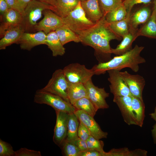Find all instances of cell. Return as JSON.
<instances>
[{
    "label": "cell",
    "instance_id": "obj_1",
    "mask_svg": "<svg viewBox=\"0 0 156 156\" xmlns=\"http://www.w3.org/2000/svg\"><path fill=\"white\" fill-rule=\"evenodd\" d=\"M77 34L81 42L94 49L99 63L106 62L112 59L110 42L113 40H120L122 38L111 29L104 15L93 26Z\"/></svg>",
    "mask_w": 156,
    "mask_h": 156
},
{
    "label": "cell",
    "instance_id": "obj_2",
    "mask_svg": "<svg viewBox=\"0 0 156 156\" xmlns=\"http://www.w3.org/2000/svg\"><path fill=\"white\" fill-rule=\"evenodd\" d=\"M144 47L135 45L134 48L122 55H116L109 61L99 63L92 68L94 75L105 74L108 71L122 69L128 68L136 73L139 70V65L146 62L145 59L141 56L140 54Z\"/></svg>",
    "mask_w": 156,
    "mask_h": 156
},
{
    "label": "cell",
    "instance_id": "obj_3",
    "mask_svg": "<svg viewBox=\"0 0 156 156\" xmlns=\"http://www.w3.org/2000/svg\"><path fill=\"white\" fill-rule=\"evenodd\" d=\"M47 9L54 12L55 10L54 6L36 0H32L29 2L22 15L21 24L25 32L31 33L34 31L37 21L41 17L43 11Z\"/></svg>",
    "mask_w": 156,
    "mask_h": 156
},
{
    "label": "cell",
    "instance_id": "obj_4",
    "mask_svg": "<svg viewBox=\"0 0 156 156\" xmlns=\"http://www.w3.org/2000/svg\"><path fill=\"white\" fill-rule=\"evenodd\" d=\"M34 102L39 104L49 105L55 111H61L68 114L74 113L76 109L70 102L61 96L48 92L38 90L35 94Z\"/></svg>",
    "mask_w": 156,
    "mask_h": 156
},
{
    "label": "cell",
    "instance_id": "obj_5",
    "mask_svg": "<svg viewBox=\"0 0 156 156\" xmlns=\"http://www.w3.org/2000/svg\"><path fill=\"white\" fill-rule=\"evenodd\" d=\"M80 2L66 16L62 18L64 24L77 34L90 28L96 23L92 22L87 18Z\"/></svg>",
    "mask_w": 156,
    "mask_h": 156
},
{
    "label": "cell",
    "instance_id": "obj_6",
    "mask_svg": "<svg viewBox=\"0 0 156 156\" xmlns=\"http://www.w3.org/2000/svg\"><path fill=\"white\" fill-rule=\"evenodd\" d=\"M63 70L66 78L69 83L84 84L92 79L94 75L92 68L88 69L85 65L77 63L67 65Z\"/></svg>",
    "mask_w": 156,
    "mask_h": 156
},
{
    "label": "cell",
    "instance_id": "obj_7",
    "mask_svg": "<svg viewBox=\"0 0 156 156\" xmlns=\"http://www.w3.org/2000/svg\"><path fill=\"white\" fill-rule=\"evenodd\" d=\"M68 86L63 69H59L53 72L47 84L41 89L58 95L70 102L67 95Z\"/></svg>",
    "mask_w": 156,
    "mask_h": 156
},
{
    "label": "cell",
    "instance_id": "obj_8",
    "mask_svg": "<svg viewBox=\"0 0 156 156\" xmlns=\"http://www.w3.org/2000/svg\"><path fill=\"white\" fill-rule=\"evenodd\" d=\"M43 14L44 17L42 20L35 26L34 31H41L46 34L55 31L64 24L62 17L50 9L44 10Z\"/></svg>",
    "mask_w": 156,
    "mask_h": 156
},
{
    "label": "cell",
    "instance_id": "obj_9",
    "mask_svg": "<svg viewBox=\"0 0 156 156\" xmlns=\"http://www.w3.org/2000/svg\"><path fill=\"white\" fill-rule=\"evenodd\" d=\"M86 90L88 98L98 110L108 108L109 106L106 99L109 96L104 88H99L95 86L92 79L84 84Z\"/></svg>",
    "mask_w": 156,
    "mask_h": 156
},
{
    "label": "cell",
    "instance_id": "obj_10",
    "mask_svg": "<svg viewBox=\"0 0 156 156\" xmlns=\"http://www.w3.org/2000/svg\"><path fill=\"white\" fill-rule=\"evenodd\" d=\"M120 71L116 70L107 71L110 92L113 94L114 97L132 96L127 86L120 73Z\"/></svg>",
    "mask_w": 156,
    "mask_h": 156
},
{
    "label": "cell",
    "instance_id": "obj_11",
    "mask_svg": "<svg viewBox=\"0 0 156 156\" xmlns=\"http://www.w3.org/2000/svg\"><path fill=\"white\" fill-rule=\"evenodd\" d=\"M120 73L127 86L131 95L143 101L142 92L146 83L143 77L138 74H131L126 71H120Z\"/></svg>",
    "mask_w": 156,
    "mask_h": 156
},
{
    "label": "cell",
    "instance_id": "obj_12",
    "mask_svg": "<svg viewBox=\"0 0 156 156\" xmlns=\"http://www.w3.org/2000/svg\"><path fill=\"white\" fill-rule=\"evenodd\" d=\"M74 113L79 121L86 126L91 135L98 140L107 138L108 133L102 130L94 117L81 110L76 109Z\"/></svg>",
    "mask_w": 156,
    "mask_h": 156
},
{
    "label": "cell",
    "instance_id": "obj_13",
    "mask_svg": "<svg viewBox=\"0 0 156 156\" xmlns=\"http://www.w3.org/2000/svg\"><path fill=\"white\" fill-rule=\"evenodd\" d=\"M113 101L118 106L127 124L137 125L132 107V96L114 97Z\"/></svg>",
    "mask_w": 156,
    "mask_h": 156
},
{
    "label": "cell",
    "instance_id": "obj_14",
    "mask_svg": "<svg viewBox=\"0 0 156 156\" xmlns=\"http://www.w3.org/2000/svg\"><path fill=\"white\" fill-rule=\"evenodd\" d=\"M55 112L56 120L53 140L55 144L61 147L67 136L68 114L61 111Z\"/></svg>",
    "mask_w": 156,
    "mask_h": 156
},
{
    "label": "cell",
    "instance_id": "obj_15",
    "mask_svg": "<svg viewBox=\"0 0 156 156\" xmlns=\"http://www.w3.org/2000/svg\"><path fill=\"white\" fill-rule=\"evenodd\" d=\"M47 34L41 31L35 33L24 32L17 43L21 49L30 51L34 47L45 44Z\"/></svg>",
    "mask_w": 156,
    "mask_h": 156
},
{
    "label": "cell",
    "instance_id": "obj_16",
    "mask_svg": "<svg viewBox=\"0 0 156 156\" xmlns=\"http://www.w3.org/2000/svg\"><path fill=\"white\" fill-rule=\"evenodd\" d=\"M22 14L18 11L9 8L3 14L0 16V36L1 38L6 31L10 28L21 25Z\"/></svg>",
    "mask_w": 156,
    "mask_h": 156
},
{
    "label": "cell",
    "instance_id": "obj_17",
    "mask_svg": "<svg viewBox=\"0 0 156 156\" xmlns=\"http://www.w3.org/2000/svg\"><path fill=\"white\" fill-rule=\"evenodd\" d=\"M151 14V10L148 6L142 7L131 13L129 20V32L136 34L138 29V25L145 23L150 18Z\"/></svg>",
    "mask_w": 156,
    "mask_h": 156
},
{
    "label": "cell",
    "instance_id": "obj_18",
    "mask_svg": "<svg viewBox=\"0 0 156 156\" xmlns=\"http://www.w3.org/2000/svg\"><path fill=\"white\" fill-rule=\"evenodd\" d=\"M80 3L86 17L92 22L96 23L104 16L99 0H86L81 1Z\"/></svg>",
    "mask_w": 156,
    "mask_h": 156
},
{
    "label": "cell",
    "instance_id": "obj_19",
    "mask_svg": "<svg viewBox=\"0 0 156 156\" xmlns=\"http://www.w3.org/2000/svg\"><path fill=\"white\" fill-rule=\"evenodd\" d=\"M25 31L21 25L12 27L8 30L0 40V49L4 50L12 44H17Z\"/></svg>",
    "mask_w": 156,
    "mask_h": 156
},
{
    "label": "cell",
    "instance_id": "obj_20",
    "mask_svg": "<svg viewBox=\"0 0 156 156\" xmlns=\"http://www.w3.org/2000/svg\"><path fill=\"white\" fill-rule=\"evenodd\" d=\"M45 44L51 51L54 57L62 56L65 53V49L55 31L47 34Z\"/></svg>",
    "mask_w": 156,
    "mask_h": 156
},
{
    "label": "cell",
    "instance_id": "obj_21",
    "mask_svg": "<svg viewBox=\"0 0 156 156\" xmlns=\"http://www.w3.org/2000/svg\"><path fill=\"white\" fill-rule=\"evenodd\" d=\"M136 35L156 40V16L155 10L153 9L148 20L138 29Z\"/></svg>",
    "mask_w": 156,
    "mask_h": 156
},
{
    "label": "cell",
    "instance_id": "obj_22",
    "mask_svg": "<svg viewBox=\"0 0 156 156\" xmlns=\"http://www.w3.org/2000/svg\"><path fill=\"white\" fill-rule=\"evenodd\" d=\"M67 95L70 102L73 105L77 101L82 98H88L84 85L81 83H68Z\"/></svg>",
    "mask_w": 156,
    "mask_h": 156
},
{
    "label": "cell",
    "instance_id": "obj_23",
    "mask_svg": "<svg viewBox=\"0 0 156 156\" xmlns=\"http://www.w3.org/2000/svg\"><path fill=\"white\" fill-rule=\"evenodd\" d=\"M80 0H56L54 12L62 18L66 16L77 5Z\"/></svg>",
    "mask_w": 156,
    "mask_h": 156
},
{
    "label": "cell",
    "instance_id": "obj_24",
    "mask_svg": "<svg viewBox=\"0 0 156 156\" xmlns=\"http://www.w3.org/2000/svg\"><path fill=\"white\" fill-rule=\"evenodd\" d=\"M79 120L74 113L68 114L67 136L65 141L76 144L79 125Z\"/></svg>",
    "mask_w": 156,
    "mask_h": 156
},
{
    "label": "cell",
    "instance_id": "obj_25",
    "mask_svg": "<svg viewBox=\"0 0 156 156\" xmlns=\"http://www.w3.org/2000/svg\"><path fill=\"white\" fill-rule=\"evenodd\" d=\"M55 31L63 45L72 41L80 42L78 35L65 24H64Z\"/></svg>",
    "mask_w": 156,
    "mask_h": 156
},
{
    "label": "cell",
    "instance_id": "obj_26",
    "mask_svg": "<svg viewBox=\"0 0 156 156\" xmlns=\"http://www.w3.org/2000/svg\"><path fill=\"white\" fill-rule=\"evenodd\" d=\"M138 37L136 34H134L129 32L122 37V41L115 48H112V53L119 55L129 51L132 49L133 42Z\"/></svg>",
    "mask_w": 156,
    "mask_h": 156
},
{
    "label": "cell",
    "instance_id": "obj_27",
    "mask_svg": "<svg viewBox=\"0 0 156 156\" xmlns=\"http://www.w3.org/2000/svg\"><path fill=\"white\" fill-rule=\"evenodd\" d=\"M132 107L137 125L142 127L143 125L145 116V106L144 101L132 96Z\"/></svg>",
    "mask_w": 156,
    "mask_h": 156
},
{
    "label": "cell",
    "instance_id": "obj_28",
    "mask_svg": "<svg viewBox=\"0 0 156 156\" xmlns=\"http://www.w3.org/2000/svg\"><path fill=\"white\" fill-rule=\"evenodd\" d=\"M147 151L140 149L129 150L127 148H113L107 152H105L104 156H146Z\"/></svg>",
    "mask_w": 156,
    "mask_h": 156
},
{
    "label": "cell",
    "instance_id": "obj_29",
    "mask_svg": "<svg viewBox=\"0 0 156 156\" xmlns=\"http://www.w3.org/2000/svg\"><path fill=\"white\" fill-rule=\"evenodd\" d=\"M127 12L123 3L104 15L108 23L123 20L127 16Z\"/></svg>",
    "mask_w": 156,
    "mask_h": 156
},
{
    "label": "cell",
    "instance_id": "obj_30",
    "mask_svg": "<svg viewBox=\"0 0 156 156\" xmlns=\"http://www.w3.org/2000/svg\"><path fill=\"white\" fill-rule=\"evenodd\" d=\"M130 15L125 19L109 23L112 30L118 36L122 38L129 32V20Z\"/></svg>",
    "mask_w": 156,
    "mask_h": 156
},
{
    "label": "cell",
    "instance_id": "obj_31",
    "mask_svg": "<svg viewBox=\"0 0 156 156\" xmlns=\"http://www.w3.org/2000/svg\"><path fill=\"white\" fill-rule=\"evenodd\" d=\"M73 105L76 109L82 110L93 117L98 110L87 97H83L78 100Z\"/></svg>",
    "mask_w": 156,
    "mask_h": 156
},
{
    "label": "cell",
    "instance_id": "obj_32",
    "mask_svg": "<svg viewBox=\"0 0 156 156\" xmlns=\"http://www.w3.org/2000/svg\"><path fill=\"white\" fill-rule=\"evenodd\" d=\"M101 10L104 15L123 3V0H99Z\"/></svg>",
    "mask_w": 156,
    "mask_h": 156
},
{
    "label": "cell",
    "instance_id": "obj_33",
    "mask_svg": "<svg viewBox=\"0 0 156 156\" xmlns=\"http://www.w3.org/2000/svg\"><path fill=\"white\" fill-rule=\"evenodd\" d=\"M61 147L63 155L66 156H79L81 152L76 144L65 140Z\"/></svg>",
    "mask_w": 156,
    "mask_h": 156
},
{
    "label": "cell",
    "instance_id": "obj_34",
    "mask_svg": "<svg viewBox=\"0 0 156 156\" xmlns=\"http://www.w3.org/2000/svg\"><path fill=\"white\" fill-rule=\"evenodd\" d=\"M88 148L94 149L102 153L103 156L105 152L103 150V141L97 139L90 135L86 140Z\"/></svg>",
    "mask_w": 156,
    "mask_h": 156
},
{
    "label": "cell",
    "instance_id": "obj_35",
    "mask_svg": "<svg viewBox=\"0 0 156 156\" xmlns=\"http://www.w3.org/2000/svg\"><path fill=\"white\" fill-rule=\"evenodd\" d=\"M15 154L10 144L0 139V156H15Z\"/></svg>",
    "mask_w": 156,
    "mask_h": 156
},
{
    "label": "cell",
    "instance_id": "obj_36",
    "mask_svg": "<svg viewBox=\"0 0 156 156\" xmlns=\"http://www.w3.org/2000/svg\"><path fill=\"white\" fill-rule=\"evenodd\" d=\"M154 0H123V4L126 9L127 14L130 15L133 6L138 4L143 3L148 4L151 3Z\"/></svg>",
    "mask_w": 156,
    "mask_h": 156
},
{
    "label": "cell",
    "instance_id": "obj_37",
    "mask_svg": "<svg viewBox=\"0 0 156 156\" xmlns=\"http://www.w3.org/2000/svg\"><path fill=\"white\" fill-rule=\"evenodd\" d=\"M40 151L30 150L25 148H21L15 151V156H41Z\"/></svg>",
    "mask_w": 156,
    "mask_h": 156
},
{
    "label": "cell",
    "instance_id": "obj_38",
    "mask_svg": "<svg viewBox=\"0 0 156 156\" xmlns=\"http://www.w3.org/2000/svg\"><path fill=\"white\" fill-rule=\"evenodd\" d=\"M79 122L78 130V137L82 140L86 141L91 135L90 133L86 126L82 122Z\"/></svg>",
    "mask_w": 156,
    "mask_h": 156
},
{
    "label": "cell",
    "instance_id": "obj_39",
    "mask_svg": "<svg viewBox=\"0 0 156 156\" xmlns=\"http://www.w3.org/2000/svg\"><path fill=\"white\" fill-rule=\"evenodd\" d=\"M10 8L15 10L22 15L24 11L20 6L17 0H5Z\"/></svg>",
    "mask_w": 156,
    "mask_h": 156
},
{
    "label": "cell",
    "instance_id": "obj_40",
    "mask_svg": "<svg viewBox=\"0 0 156 156\" xmlns=\"http://www.w3.org/2000/svg\"><path fill=\"white\" fill-rule=\"evenodd\" d=\"M79 156H103L102 153L94 149L88 148L81 151Z\"/></svg>",
    "mask_w": 156,
    "mask_h": 156
},
{
    "label": "cell",
    "instance_id": "obj_41",
    "mask_svg": "<svg viewBox=\"0 0 156 156\" xmlns=\"http://www.w3.org/2000/svg\"><path fill=\"white\" fill-rule=\"evenodd\" d=\"M76 145L81 151H85L88 149L86 141L83 140L79 138L77 140Z\"/></svg>",
    "mask_w": 156,
    "mask_h": 156
},
{
    "label": "cell",
    "instance_id": "obj_42",
    "mask_svg": "<svg viewBox=\"0 0 156 156\" xmlns=\"http://www.w3.org/2000/svg\"><path fill=\"white\" fill-rule=\"evenodd\" d=\"M10 8L5 0H0V16L2 15Z\"/></svg>",
    "mask_w": 156,
    "mask_h": 156
},
{
    "label": "cell",
    "instance_id": "obj_43",
    "mask_svg": "<svg viewBox=\"0 0 156 156\" xmlns=\"http://www.w3.org/2000/svg\"><path fill=\"white\" fill-rule=\"evenodd\" d=\"M20 6L23 10H24L28 4L32 0H17Z\"/></svg>",
    "mask_w": 156,
    "mask_h": 156
},
{
    "label": "cell",
    "instance_id": "obj_44",
    "mask_svg": "<svg viewBox=\"0 0 156 156\" xmlns=\"http://www.w3.org/2000/svg\"><path fill=\"white\" fill-rule=\"evenodd\" d=\"M151 133L154 142L156 144V124L153 126V129L151 130Z\"/></svg>",
    "mask_w": 156,
    "mask_h": 156
},
{
    "label": "cell",
    "instance_id": "obj_45",
    "mask_svg": "<svg viewBox=\"0 0 156 156\" xmlns=\"http://www.w3.org/2000/svg\"><path fill=\"white\" fill-rule=\"evenodd\" d=\"M42 2H44L55 7L56 2V0H36Z\"/></svg>",
    "mask_w": 156,
    "mask_h": 156
},
{
    "label": "cell",
    "instance_id": "obj_46",
    "mask_svg": "<svg viewBox=\"0 0 156 156\" xmlns=\"http://www.w3.org/2000/svg\"><path fill=\"white\" fill-rule=\"evenodd\" d=\"M151 118L154 120L156 122V106L155 107L154 112L150 114Z\"/></svg>",
    "mask_w": 156,
    "mask_h": 156
},
{
    "label": "cell",
    "instance_id": "obj_47",
    "mask_svg": "<svg viewBox=\"0 0 156 156\" xmlns=\"http://www.w3.org/2000/svg\"><path fill=\"white\" fill-rule=\"evenodd\" d=\"M154 7L153 9H154L156 12V0H154L153 1Z\"/></svg>",
    "mask_w": 156,
    "mask_h": 156
},
{
    "label": "cell",
    "instance_id": "obj_48",
    "mask_svg": "<svg viewBox=\"0 0 156 156\" xmlns=\"http://www.w3.org/2000/svg\"><path fill=\"white\" fill-rule=\"evenodd\" d=\"M81 1H86V0H80Z\"/></svg>",
    "mask_w": 156,
    "mask_h": 156
}]
</instances>
